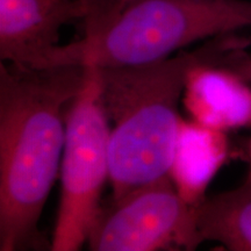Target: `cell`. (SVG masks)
<instances>
[{
    "mask_svg": "<svg viewBox=\"0 0 251 251\" xmlns=\"http://www.w3.org/2000/svg\"><path fill=\"white\" fill-rule=\"evenodd\" d=\"M85 14L79 0H0V59L52 68L61 29Z\"/></svg>",
    "mask_w": 251,
    "mask_h": 251,
    "instance_id": "8992f818",
    "label": "cell"
},
{
    "mask_svg": "<svg viewBox=\"0 0 251 251\" xmlns=\"http://www.w3.org/2000/svg\"><path fill=\"white\" fill-rule=\"evenodd\" d=\"M251 27V0H128L101 29L59 46L56 65L127 67Z\"/></svg>",
    "mask_w": 251,
    "mask_h": 251,
    "instance_id": "3957f363",
    "label": "cell"
},
{
    "mask_svg": "<svg viewBox=\"0 0 251 251\" xmlns=\"http://www.w3.org/2000/svg\"><path fill=\"white\" fill-rule=\"evenodd\" d=\"M198 244L219 242L227 250L251 251V180L206 197L196 207Z\"/></svg>",
    "mask_w": 251,
    "mask_h": 251,
    "instance_id": "9c48e42d",
    "label": "cell"
},
{
    "mask_svg": "<svg viewBox=\"0 0 251 251\" xmlns=\"http://www.w3.org/2000/svg\"><path fill=\"white\" fill-rule=\"evenodd\" d=\"M183 105L198 124L220 131L251 127V84L215 62L188 75Z\"/></svg>",
    "mask_w": 251,
    "mask_h": 251,
    "instance_id": "52a82bcc",
    "label": "cell"
},
{
    "mask_svg": "<svg viewBox=\"0 0 251 251\" xmlns=\"http://www.w3.org/2000/svg\"><path fill=\"white\" fill-rule=\"evenodd\" d=\"M230 34L161 61L94 67L102 107L113 126L108 150L112 198L169 177L181 120L178 106L188 75L202 63H216Z\"/></svg>",
    "mask_w": 251,
    "mask_h": 251,
    "instance_id": "7a4b0ae2",
    "label": "cell"
},
{
    "mask_svg": "<svg viewBox=\"0 0 251 251\" xmlns=\"http://www.w3.org/2000/svg\"><path fill=\"white\" fill-rule=\"evenodd\" d=\"M87 67L0 62V250L43 249L39 221L65 143L67 114Z\"/></svg>",
    "mask_w": 251,
    "mask_h": 251,
    "instance_id": "6da1fadb",
    "label": "cell"
},
{
    "mask_svg": "<svg viewBox=\"0 0 251 251\" xmlns=\"http://www.w3.org/2000/svg\"><path fill=\"white\" fill-rule=\"evenodd\" d=\"M227 133L181 119L169 177L179 196L197 207L229 157Z\"/></svg>",
    "mask_w": 251,
    "mask_h": 251,
    "instance_id": "ba28073f",
    "label": "cell"
},
{
    "mask_svg": "<svg viewBox=\"0 0 251 251\" xmlns=\"http://www.w3.org/2000/svg\"><path fill=\"white\" fill-rule=\"evenodd\" d=\"M247 180H251V140L249 142V172H248Z\"/></svg>",
    "mask_w": 251,
    "mask_h": 251,
    "instance_id": "7c38bea8",
    "label": "cell"
},
{
    "mask_svg": "<svg viewBox=\"0 0 251 251\" xmlns=\"http://www.w3.org/2000/svg\"><path fill=\"white\" fill-rule=\"evenodd\" d=\"M111 126L100 99L94 67H87L83 89L67 114L61 162V199L52 233V251H77L87 242L109 180Z\"/></svg>",
    "mask_w": 251,
    "mask_h": 251,
    "instance_id": "277c9868",
    "label": "cell"
},
{
    "mask_svg": "<svg viewBox=\"0 0 251 251\" xmlns=\"http://www.w3.org/2000/svg\"><path fill=\"white\" fill-rule=\"evenodd\" d=\"M238 33L235 34L233 40L222 50L216 64L235 72L237 76L251 84V54L247 51L250 39Z\"/></svg>",
    "mask_w": 251,
    "mask_h": 251,
    "instance_id": "30bf717a",
    "label": "cell"
},
{
    "mask_svg": "<svg viewBox=\"0 0 251 251\" xmlns=\"http://www.w3.org/2000/svg\"><path fill=\"white\" fill-rule=\"evenodd\" d=\"M87 243L93 251L194 250L196 207L162 178L101 205Z\"/></svg>",
    "mask_w": 251,
    "mask_h": 251,
    "instance_id": "5b68a950",
    "label": "cell"
},
{
    "mask_svg": "<svg viewBox=\"0 0 251 251\" xmlns=\"http://www.w3.org/2000/svg\"><path fill=\"white\" fill-rule=\"evenodd\" d=\"M85 8V34L92 35L101 29L128 0H79Z\"/></svg>",
    "mask_w": 251,
    "mask_h": 251,
    "instance_id": "8fae6325",
    "label": "cell"
}]
</instances>
